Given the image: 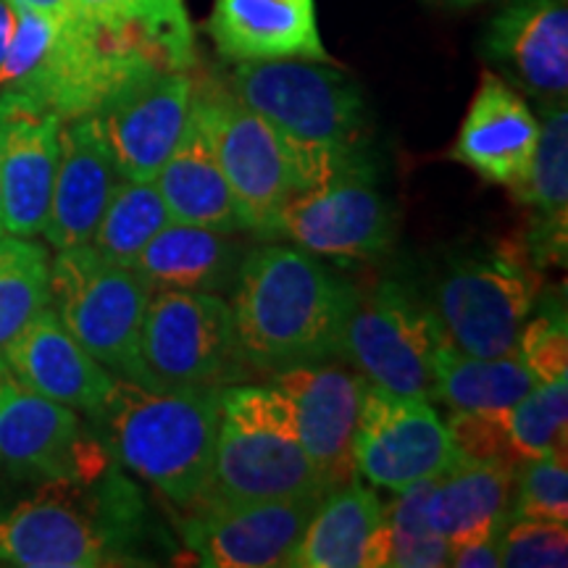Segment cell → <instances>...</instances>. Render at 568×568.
I'll list each match as a JSON object with an SVG mask.
<instances>
[{
  "instance_id": "cell-3",
  "label": "cell",
  "mask_w": 568,
  "mask_h": 568,
  "mask_svg": "<svg viewBox=\"0 0 568 568\" xmlns=\"http://www.w3.org/2000/svg\"><path fill=\"white\" fill-rule=\"evenodd\" d=\"M142 506L122 474L40 481L34 495L0 506V566L101 568L134 564Z\"/></svg>"
},
{
  "instance_id": "cell-15",
  "label": "cell",
  "mask_w": 568,
  "mask_h": 568,
  "mask_svg": "<svg viewBox=\"0 0 568 568\" xmlns=\"http://www.w3.org/2000/svg\"><path fill=\"white\" fill-rule=\"evenodd\" d=\"M324 495L197 503L182 524L190 552L211 568L290 566Z\"/></svg>"
},
{
  "instance_id": "cell-18",
  "label": "cell",
  "mask_w": 568,
  "mask_h": 568,
  "mask_svg": "<svg viewBox=\"0 0 568 568\" xmlns=\"http://www.w3.org/2000/svg\"><path fill=\"white\" fill-rule=\"evenodd\" d=\"M59 113L21 95L0 98V201L3 230L38 237L45 230L61 151Z\"/></svg>"
},
{
  "instance_id": "cell-9",
  "label": "cell",
  "mask_w": 568,
  "mask_h": 568,
  "mask_svg": "<svg viewBox=\"0 0 568 568\" xmlns=\"http://www.w3.org/2000/svg\"><path fill=\"white\" fill-rule=\"evenodd\" d=\"M395 237L393 203L379 190L364 151L297 190L282 205L272 232V240H290L301 251L332 261L379 258Z\"/></svg>"
},
{
  "instance_id": "cell-13",
  "label": "cell",
  "mask_w": 568,
  "mask_h": 568,
  "mask_svg": "<svg viewBox=\"0 0 568 568\" xmlns=\"http://www.w3.org/2000/svg\"><path fill=\"white\" fill-rule=\"evenodd\" d=\"M353 460L361 479L397 495L443 474L458 450L432 400L382 393L364 379Z\"/></svg>"
},
{
  "instance_id": "cell-27",
  "label": "cell",
  "mask_w": 568,
  "mask_h": 568,
  "mask_svg": "<svg viewBox=\"0 0 568 568\" xmlns=\"http://www.w3.org/2000/svg\"><path fill=\"white\" fill-rule=\"evenodd\" d=\"M539 113L531 174L516 195L518 203L531 209L524 247L537 268L564 266L568 247V111L566 103H542Z\"/></svg>"
},
{
  "instance_id": "cell-36",
  "label": "cell",
  "mask_w": 568,
  "mask_h": 568,
  "mask_svg": "<svg viewBox=\"0 0 568 568\" xmlns=\"http://www.w3.org/2000/svg\"><path fill=\"white\" fill-rule=\"evenodd\" d=\"M518 355L537 374L539 382H550L568 374V329L564 303H548L535 318H527L518 335Z\"/></svg>"
},
{
  "instance_id": "cell-41",
  "label": "cell",
  "mask_w": 568,
  "mask_h": 568,
  "mask_svg": "<svg viewBox=\"0 0 568 568\" xmlns=\"http://www.w3.org/2000/svg\"><path fill=\"white\" fill-rule=\"evenodd\" d=\"M429 3H443V6H453V9H468V6L485 3V0H429Z\"/></svg>"
},
{
  "instance_id": "cell-25",
  "label": "cell",
  "mask_w": 568,
  "mask_h": 568,
  "mask_svg": "<svg viewBox=\"0 0 568 568\" xmlns=\"http://www.w3.org/2000/svg\"><path fill=\"white\" fill-rule=\"evenodd\" d=\"M153 182L172 222L209 226L230 234L251 232L245 211L240 209L219 166L209 132L195 109H190L187 126Z\"/></svg>"
},
{
  "instance_id": "cell-23",
  "label": "cell",
  "mask_w": 568,
  "mask_h": 568,
  "mask_svg": "<svg viewBox=\"0 0 568 568\" xmlns=\"http://www.w3.org/2000/svg\"><path fill=\"white\" fill-rule=\"evenodd\" d=\"M205 32L226 61L305 59L335 63L316 21V0H213Z\"/></svg>"
},
{
  "instance_id": "cell-38",
  "label": "cell",
  "mask_w": 568,
  "mask_h": 568,
  "mask_svg": "<svg viewBox=\"0 0 568 568\" xmlns=\"http://www.w3.org/2000/svg\"><path fill=\"white\" fill-rule=\"evenodd\" d=\"M500 539L503 529L481 531V535L450 542L447 566L456 568H497L500 566Z\"/></svg>"
},
{
  "instance_id": "cell-4",
  "label": "cell",
  "mask_w": 568,
  "mask_h": 568,
  "mask_svg": "<svg viewBox=\"0 0 568 568\" xmlns=\"http://www.w3.org/2000/svg\"><path fill=\"white\" fill-rule=\"evenodd\" d=\"M230 90L293 148L301 190L364 151L366 98L347 71L326 61H237Z\"/></svg>"
},
{
  "instance_id": "cell-29",
  "label": "cell",
  "mask_w": 568,
  "mask_h": 568,
  "mask_svg": "<svg viewBox=\"0 0 568 568\" xmlns=\"http://www.w3.org/2000/svg\"><path fill=\"white\" fill-rule=\"evenodd\" d=\"M537 385V374L518 353L481 358L443 345L435 361V397L450 410H506Z\"/></svg>"
},
{
  "instance_id": "cell-34",
  "label": "cell",
  "mask_w": 568,
  "mask_h": 568,
  "mask_svg": "<svg viewBox=\"0 0 568 568\" xmlns=\"http://www.w3.org/2000/svg\"><path fill=\"white\" fill-rule=\"evenodd\" d=\"M61 21H55L38 11H19L17 32L0 63V98L24 95L40 74L42 63L51 53L55 38H59Z\"/></svg>"
},
{
  "instance_id": "cell-30",
  "label": "cell",
  "mask_w": 568,
  "mask_h": 568,
  "mask_svg": "<svg viewBox=\"0 0 568 568\" xmlns=\"http://www.w3.org/2000/svg\"><path fill=\"white\" fill-rule=\"evenodd\" d=\"M51 305V255L34 237L0 234V374L11 339Z\"/></svg>"
},
{
  "instance_id": "cell-42",
  "label": "cell",
  "mask_w": 568,
  "mask_h": 568,
  "mask_svg": "<svg viewBox=\"0 0 568 568\" xmlns=\"http://www.w3.org/2000/svg\"><path fill=\"white\" fill-rule=\"evenodd\" d=\"M0 234H6V230H3V201H0Z\"/></svg>"
},
{
  "instance_id": "cell-12",
  "label": "cell",
  "mask_w": 568,
  "mask_h": 568,
  "mask_svg": "<svg viewBox=\"0 0 568 568\" xmlns=\"http://www.w3.org/2000/svg\"><path fill=\"white\" fill-rule=\"evenodd\" d=\"M109 447L80 410L48 400L0 374V466L13 479H90L109 468Z\"/></svg>"
},
{
  "instance_id": "cell-33",
  "label": "cell",
  "mask_w": 568,
  "mask_h": 568,
  "mask_svg": "<svg viewBox=\"0 0 568 568\" xmlns=\"http://www.w3.org/2000/svg\"><path fill=\"white\" fill-rule=\"evenodd\" d=\"M514 518L568 521L566 450L527 458L514 474Z\"/></svg>"
},
{
  "instance_id": "cell-17",
  "label": "cell",
  "mask_w": 568,
  "mask_h": 568,
  "mask_svg": "<svg viewBox=\"0 0 568 568\" xmlns=\"http://www.w3.org/2000/svg\"><path fill=\"white\" fill-rule=\"evenodd\" d=\"M481 59L521 95L566 103L568 6L566 0H508L489 19Z\"/></svg>"
},
{
  "instance_id": "cell-28",
  "label": "cell",
  "mask_w": 568,
  "mask_h": 568,
  "mask_svg": "<svg viewBox=\"0 0 568 568\" xmlns=\"http://www.w3.org/2000/svg\"><path fill=\"white\" fill-rule=\"evenodd\" d=\"M71 13L122 30L161 69L195 71V34L184 0H71Z\"/></svg>"
},
{
  "instance_id": "cell-32",
  "label": "cell",
  "mask_w": 568,
  "mask_h": 568,
  "mask_svg": "<svg viewBox=\"0 0 568 568\" xmlns=\"http://www.w3.org/2000/svg\"><path fill=\"white\" fill-rule=\"evenodd\" d=\"M508 439L518 460L566 450L568 439V374L539 382L516 406L503 410Z\"/></svg>"
},
{
  "instance_id": "cell-11",
  "label": "cell",
  "mask_w": 568,
  "mask_h": 568,
  "mask_svg": "<svg viewBox=\"0 0 568 568\" xmlns=\"http://www.w3.org/2000/svg\"><path fill=\"white\" fill-rule=\"evenodd\" d=\"M439 347L443 337L424 297L385 280L355 295L339 358L382 393L432 400Z\"/></svg>"
},
{
  "instance_id": "cell-39",
  "label": "cell",
  "mask_w": 568,
  "mask_h": 568,
  "mask_svg": "<svg viewBox=\"0 0 568 568\" xmlns=\"http://www.w3.org/2000/svg\"><path fill=\"white\" fill-rule=\"evenodd\" d=\"M19 11H38L55 21H67L71 17V0H11Z\"/></svg>"
},
{
  "instance_id": "cell-20",
  "label": "cell",
  "mask_w": 568,
  "mask_h": 568,
  "mask_svg": "<svg viewBox=\"0 0 568 568\" xmlns=\"http://www.w3.org/2000/svg\"><path fill=\"white\" fill-rule=\"evenodd\" d=\"M537 140L539 119L521 92L493 69L481 71L479 88L453 145V161L518 195L529 182Z\"/></svg>"
},
{
  "instance_id": "cell-22",
  "label": "cell",
  "mask_w": 568,
  "mask_h": 568,
  "mask_svg": "<svg viewBox=\"0 0 568 568\" xmlns=\"http://www.w3.org/2000/svg\"><path fill=\"white\" fill-rule=\"evenodd\" d=\"M6 368L32 393L88 416L103 406L113 385L109 368L69 335L51 305L11 339Z\"/></svg>"
},
{
  "instance_id": "cell-37",
  "label": "cell",
  "mask_w": 568,
  "mask_h": 568,
  "mask_svg": "<svg viewBox=\"0 0 568 568\" xmlns=\"http://www.w3.org/2000/svg\"><path fill=\"white\" fill-rule=\"evenodd\" d=\"M447 432H450L458 458L508 466L514 471L521 464L508 439L506 424H503V410H489V414L453 410L450 422H447Z\"/></svg>"
},
{
  "instance_id": "cell-5",
  "label": "cell",
  "mask_w": 568,
  "mask_h": 568,
  "mask_svg": "<svg viewBox=\"0 0 568 568\" xmlns=\"http://www.w3.org/2000/svg\"><path fill=\"white\" fill-rule=\"evenodd\" d=\"M326 493L329 487L318 477L297 437L293 408L284 395L268 382L224 387L211 487L201 503H251Z\"/></svg>"
},
{
  "instance_id": "cell-24",
  "label": "cell",
  "mask_w": 568,
  "mask_h": 568,
  "mask_svg": "<svg viewBox=\"0 0 568 568\" xmlns=\"http://www.w3.org/2000/svg\"><path fill=\"white\" fill-rule=\"evenodd\" d=\"M389 550L387 506L353 477L322 497L290 568H387Z\"/></svg>"
},
{
  "instance_id": "cell-1",
  "label": "cell",
  "mask_w": 568,
  "mask_h": 568,
  "mask_svg": "<svg viewBox=\"0 0 568 568\" xmlns=\"http://www.w3.org/2000/svg\"><path fill=\"white\" fill-rule=\"evenodd\" d=\"M230 295L247 368L272 376L339 358L358 290L301 247L258 245Z\"/></svg>"
},
{
  "instance_id": "cell-14",
  "label": "cell",
  "mask_w": 568,
  "mask_h": 568,
  "mask_svg": "<svg viewBox=\"0 0 568 568\" xmlns=\"http://www.w3.org/2000/svg\"><path fill=\"white\" fill-rule=\"evenodd\" d=\"M193 109V71L142 67L98 105L95 122L122 180H155Z\"/></svg>"
},
{
  "instance_id": "cell-40",
  "label": "cell",
  "mask_w": 568,
  "mask_h": 568,
  "mask_svg": "<svg viewBox=\"0 0 568 568\" xmlns=\"http://www.w3.org/2000/svg\"><path fill=\"white\" fill-rule=\"evenodd\" d=\"M17 21H19L17 6H13L11 0H0V63H3L6 53H9L13 32H17Z\"/></svg>"
},
{
  "instance_id": "cell-7",
  "label": "cell",
  "mask_w": 568,
  "mask_h": 568,
  "mask_svg": "<svg viewBox=\"0 0 568 568\" xmlns=\"http://www.w3.org/2000/svg\"><path fill=\"white\" fill-rule=\"evenodd\" d=\"M251 376L230 301L216 293L153 290L132 382L153 389H224Z\"/></svg>"
},
{
  "instance_id": "cell-26",
  "label": "cell",
  "mask_w": 568,
  "mask_h": 568,
  "mask_svg": "<svg viewBox=\"0 0 568 568\" xmlns=\"http://www.w3.org/2000/svg\"><path fill=\"white\" fill-rule=\"evenodd\" d=\"M247 251L251 247L240 234L169 222L145 245L132 268L151 284V290L224 295L232 293Z\"/></svg>"
},
{
  "instance_id": "cell-35",
  "label": "cell",
  "mask_w": 568,
  "mask_h": 568,
  "mask_svg": "<svg viewBox=\"0 0 568 568\" xmlns=\"http://www.w3.org/2000/svg\"><path fill=\"white\" fill-rule=\"evenodd\" d=\"M500 566L508 568H564L568 566L566 521L514 518L500 539Z\"/></svg>"
},
{
  "instance_id": "cell-19",
  "label": "cell",
  "mask_w": 568,
  "mask_h": 568,
  "mask_svg": "<svg viewBox=\"0 0 568 568\" xmlns=\"http://www.w3.org/2000/svg\"><path fill=\"white\" fill-rule=\"evenodd\" d=\"M295 416L297 437L326 487L358 477L353 460L364 376L332 364L297 366L268 379Z\"/></svg>"
},
{
  "instance_id": "cell-31",
  "label": "cell",
  "mask_w": 568,
  "mask_h": 568,
  "mask_svg": "<svg viewBox=\"0 0 568 568\" xmlns=\"http://www.w3.org/2000/svg\"><path fill=\"white\" fill-rule=\"evenodd\" d=\"M169 222L172 216L153 180H119L90 245L116 264L134 266Z\"/></svg>"
},
{
  "instance_id": "cell-16",
  "label": "cell",
  "mask_w": 568,
  "mask_h": 568,
  "mask_svg": "<svg viewBox=\"0 0 568 568\" xmlns=\"http://www.w3.org/2000/svg\"><path fill=\"white\" fill-rule=\"evenodd\" d=\"M514 468L458 458L437 477L414 485L387 506L397 537L437 535L447 545L514 521Z\"/></svg>"
},
{
  "instance_id": "cell-6",
  "label": "cell",
  "mask_w": 568,
  "mask_h": 568,
  "mask_svg": "<svg viewBox=\"0 0 568 568\" xmlns=\"http://www.w3.org/2000/svg\"><path fill=\"white\" fill-rule=\"evenodd\" d=\"M422 297L445 347L497 358L518 353L521 326L537 308L539 268L524 243L458 253L437 268Z\"/></svg>"
},
{
  "instance_id": "cell-10",
  "label": "cell",
  "mask_w": 568,
  "mask_h": 568,
  "mask_svg": "<svg viewBox=\"0 0 568 568\" xmlns=\"http://www.w3.org/2000/svg\"><path fill=\"white\" fill-rule=\"evenodd\" d=\"M193 109L209 132L219 166L230 182L251 232L272 240L282 205L301 190L287 140L213 77L193 74Z\"/></svg>"
},
{
  "instance_id": "cell-8",
  "label": "cell",
  "mask_w": 568,
  "mask_h": 568,
  "mask_svg": "<svg viewBox=\"0 0 568 568\" xmlns=\"http://www.w3.org/2000/svg\"><path fill=\"white\" fill-rule=\"evenodd\" d=\"M151 293L132 266L105 258L90 243L55 251L51 261L55 316L98 364L130 382Z\"/></svg>"
},
{
  "instance_id": "cell-2",
  "label": "cell",
  "mask_w": 568,
  "mask_h": 568,
  "mask_svg": "<svg viewBox=\"0 0 568 568\" xmlns=\"http://www.w3.org/2000/svg\"><path fill=\"white\" fill-rule=\"evenodd\" d=\"M219 416L222 389H153L122 376L92 414L111 456L184 510L209 495Z\"/></svg>"
},
{
  "instance_id": "cell-21",
  "label": "cell",
  "mask_w": 568,
  "mask_h": 568,
  "mask_svg": "<svg viewBox=\"0 0 568 568\" xmlns=\"http://www.w3.org/2000/svg\"><path fill=\"white\" fill-rule=\"evenodd\" d=\"M59 169L42 237L53 251L88 245L122 176L95 116L63 119Z\"/></svg>"
}]
</instances>
